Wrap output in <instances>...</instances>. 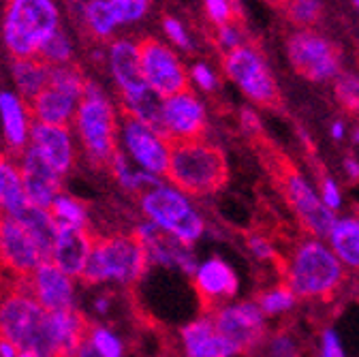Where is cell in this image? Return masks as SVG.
<instances>
[{
	"instance_id": "obj_1",
	"label": "cell",
	"mask_w": 359,
	"mask_h": 357,
	"mask_svg": "<svg viewBox=\"0 0 359 357\" xmlns=\"http://www.w3.org/2000/svg\"><path fill=\"white\" fill-rule=\"evenodd\" d=\"M0 336L20 351L41 357L58 355V338L52 315L32 295V278L18 281L0 295Z\"/></svg>"
},
{
	"instance_id": "obj_2",
	"label": "cell",
	"mask_w": 359,
	"mask_h": 357,
	"mask_svg": "<svg viewBox=\"0 0 359 357\" xmlns=\"http://www.w3.org/2000/svg\"><path fill=\"white\" fill-rule=\"evenodd\" d=\"M73 126L90 165L97 169H109L116 152L120 150V122L114 103L105 97L103 88L93 79L86 81L83 99L79 101Z\"/></svg>"
},
{
	"instance_id": "obj_3",
	"label": "cell",
	"mask_w": 359,
	"mask_h": 357,
	"mask_svg": "<svg viewBox=\"0 0 359 357\" xmlns=\"http://www.w3.org/2000/svg\"><path fill=\"white\" fill-rule=\"evenodd\" d=\"M150 263L148 248L135 231L97 236L93 255H90L79 281L83 285H99L105 281L135 285L146 276Z\"/></svg>"
},
{
	"instance_id": "obj_4",
	"label": "cell",
	"mask_w": 359,
	"mask_h": 357,
	"mask_svg": "<svg viewBox=\"0 0 359 357\" xmlns=\"http://www.w3.org/2000/svg\"><path fill=\"white\" fill-rule=\"evenodd\" d=\"M167 180L189 195L201 197L220 191L229 180L227 159L220 148L195 140V142H175L171 144Z\"/></svg>"
},
{
	"instance_id": "obj_5",
	"label": "cell",
	"mask_w": 359,
	"mask_h": 357,
	"mask_svg": "<svg viewBox=\"0 0 359 357\" xmlns=\"http://www.w3.org/2000/svg\"><path fill=\"white\" fill-rule=\"evenodd\" d=\"M60 26L56 0H7L3 43L13 58H34L41 43Z\"/></svg>"
},
{
	"instance_id": "obj_6",
	"label": "cell",
	"mask_w": 359,
	"mask_h": 357,
	"mask_svg": "<svg viewBox=\"0 0 359 357\" xmlns=\"http://www.w3.org/2000/svg\"><path fill=\"white\" fill-rule=\"evenodd\" d=\"M287 285L297 297L330 299L342 285L340 261L321 242L306 240L291 255Z\"/></svg>"
},
{
	"instance_id": "obj_7",
	"label": "cell",
	"mask_w": 359,
	"mask_h": 357,
	"mask_svg": "<svg viewBox=\"0 0 359 357\" xmlns=\"http://www.w3.org/2000/svg\"><path fill=\"white\" fill-rule=\"evenodd\" d=\"M265 163L274 175V182H276L278 191L283 193V197L287 199L291 210L297 214L302 225L317 238L330 236L336 225V216L323 203V199L314 195V191L308 187L304 175L299 173V169H295L293 163H289L287 159H283L274 152H272V161H265Z\"/></svg>"
},
{
	"instance_id": "obj_8",
	"label": "cell",
	"mask_w": 359,
	"mask_h": 357,
	"mask_svg": "<svg viewBox=\"0 0 359 357\" xmlns=\"http://www.w3.org/2000/svg\"><path fill=\"white\" fill-rule=\"evenodd\" d=\"M291 67L314 83L332 81L342 73V54L336 43L314 28H297L287 36Z\"/></svg>"
},
{
	"instance_id": "obj_9",
	"label": "cell",
	"mask_w": 359,
	"mask_h": 357,
	"mask_svg": "<svg viewBox=\"0 0 359 357\" xmlns=\"http://www.w3.org/2000/svg\"><path fill=\"white\" fill-rule=\"evenodd\" d=\"M144 214L156 227L177 238L182 244H193L203 234V220L195 208L175 189L156 187L140 197Z\"/></svg>"
},
{
	"instance_id": "obj_10",
	"label": "cell",
	"mask_w": 359,
	"mask_h": 357,
	"mask_svg": "<svg viewBox=\"0 0 359 357\" xmlns=\"http://www.w3.org/2000/svg\"><path fill=\"white\" fill-rule=\"evenodd\" d=\"M222 71L240 90L261 107H278V83L269 71L265 56L255 46H242L222 56Z\"/></svg>"
},
{
	"instance_id": "obj_11",
	"label": "cell",
	"mask_w": 359,
	"mask_h": 357,
	"mask_svg": "<svg viewBox=\"0 0 359 357\" xmlns=\"http://www.w3.org/2000/svg\"><path fill=\"white\" fill-rule=\"evenodd\" d=\"M140 62L146 83L161 99L189 90V71L169 43L154 36L140 41Z\"/></svg>"
},
{
	"instance_id": "obj_12",
	"label": "cell",
	"mask_w": 359,
	"mask_h": 357,
	"mask_svg": "<svg viewBox=\"0 0 359 357\" xmlns=\"http://www.w3.org/2000/svg\"><path fill=\"white\" fill-rule=\"evenodd\" d=\"M107 65L120 93V112H130L154 90L144 79L140 62V43L133 39H114L107 48Z\"/></svg>"
},
{
	"instance_id": "obj_13",
	"label": "cell",
	"mask_w": 359,
	"mask_h": 357,
	"mask_svg": "<svg viewBox=\"0 0 359 357\" xmlns=\"http://www.w3.org/2000/svg\"><path fill=\"white\" fill-rule=\"evenodd\" d=\"M41 263V250L24 222L0 212V270L13 281H28Z\"/></svg>"
},
{
	"instance_id": "obj_14",
	"label": "cell",
	"mask_w": 359,
	"mask_h": 357,
	"mask_svg": "<svg viewBox=\"0 0 359 357\" xmlns=\"http://www.w3.org/2000/svg\"><path fill=\"white\" fill-rule=\"evenodd\" d=\"M216 332L227 338L238 353L255 351L265 336L263 310L252 302H242L236 306H222L210 317Z\"/></svg>"
},
{
	"instance_id": "obj_15",
	"label": "cell",
	"mask_w": 359,
	"mask_h": 357,
	"mask_svg": "<svg viewBox=\"0 0 359 357\" xmlns=\"http://www.w3.org/2000/svg\"><path fill=\"white\" fill-rule=\"evenodd\" d=\"M205 126V107L191 88L163 99V137L171 144L201 140Z\"/></svg>"
},
{
	"instance_id": "obj_16",
	"label": "cell",
	"mask_w": 359,
	"mask_h": 357,
	"mask_svg": "<svg viewBox=\"0 0 359 357\" xmlns=\"http://www.w3.org/2000/svg\"><path fill=\"white\" fill-rule=\"evenodd\" d=\"M120 133L126 150L130 156L137 161L148 173L152 175H165L169 167V154H171V142L165 140L161 133L146 126L137 118L128 114H122L120 120Z\"/></svg>"
},
{
	"instance_id": "obj_17",
	"label": "cell",
	"mask_w": 359,
	"mask_h": 357,
	"mask_svg": "<svg viewBox=\"0 0 359 357\" xmlns=\"http://www.w3.org/2000/svg\"><path fill=\"white\" fill-rule=\"evenodd\" d=\"M238 276L222 259L214 257L197 267L195 272V291L199 295L203 317H212L220 310L222 302L238 293Z\"/></svg>"
},
{
	"instance_id": "obj_18",
	"label": "cell",
	"mask_w": 359,
	"mask_h": 357,
	"mask_svg": "<svg viewBox=\"0 0 359 357\" xmlns=\"http://www.w3.org/2000/svg\"><path fill=\"white\" fill-rule=\"evenodd\" d=\"M28 146L34 148L39 156L58 175H65L75 167L77 152L73 146L71 126H52V124L32 122Z\"/></svg>"
},
{
	"instance_id": "obj_19",
	"label": "cell",
	"mask_w": 359,
	"mask_h": 357,
	"mask_svg": "<svg viewBox=\"0 0 359 357\" xmlns=\"http://www.w3.org/2000/svg\"><path fill=\"white\" fill-rule=\"evenodd\" d=\"M22 165V182H24V193L30 206L34 208H43L48 210L52 206V201L62 195V182L60 175L45 163L39 152L30 146H26V150L20 156Z\"/></svg>"
},
{
	"instance_id": "obj_20",
	"label": "cell",
	"mask_w": 359,
	"mask_h": 357,
	"mask_svg": "<svg viewBox=\"0 0 359 357\" xmlns=\"http://www.w3.org/2000/svg\"><path fill=\"white\" fill-rule=\"evenodd\" d=\"M56 227H58V236L50 263H54L69 278H79L90 255H93L97 234L93 229H75V227L58 225V222Z\"/></svg>"
},
{
	"instance_id": "obj_21",
	"label": "cell",
	"mask_w": 359,
	"mask_h": 357,
	"mask_svg": "<svg viewBox=\"0 0 359 357\" xmlns=\"http://www.w3.org/2000/svg\"><path fill=\"white\" fill-rule=\"evenodd\" d=\"M32 295L48 312L73 310V283L50 261H43L32 274Z\"/></svg>"
},
{
	"instance_id": "obj_22",
	"label": "cell",
	"mask_w": 359,
	"mask_h": 357,
	"mask_svg": "<svg viewBox=\"0 0 359 357\" xmlns=\"http://www.w3.org/2000/svg\"><path fill=\"white\" fill-rule=\"evenodd\" d=\"M135 234L142 238L144 246L148 248L150 261H156V263H163V265H175L184 274L197 272L195 259H193L189 246L182 244L177 238L169 236L167 231H163L161 227H156L154 222L140 225L137 229H135Z\"/></svg>"
},
{
	"instance_id": "obj_23",
	"label": "cell",
	"mask_w": 359,
	"mask_h": 357,
	"mask_svg": "<svg viewBox=\"0 0 359 357\" xmlns=\"http://www.w3.org/2000/svg\"><path fill=\"white\" fill-rule=\"evenodd\" d=\"M0 122H3L5 142L11 150L9 154L20 159L30 142V126L34 122L28 103L20 95L3 90L0 93Z\"/></svg>"
},
{
	"instance_id": "obj_24",
	"label": "cell",
	"mask_w": 359,
	"mask_h": 357,
	"mask_svg": "<svg viewBox=\"0 0 359 357\" xmlns=\"http://www.w3.org/2000/svg\"><path fill=\"white\" fill-rule=\"evenodd\" d=\"M182 342L187 349V357H233L238 349L222 338L210 317H201L189 323L182 330Z\"/></svg>"
},
{
	"instance_id": "obj_25",
	"label": "cell",
	"mask_w": 359,
	"mask_h": 357,
	"mask_svg": "<svg viewBox=\"0 0 359 357\" xmlns=\"http://www.w3.org/2000/svg\"><path fill=\"white\" fill-rule=\"evenodd\" d=\"M28 107L34 122L52 126H71L79 107V99L48 86L34 101L28 103Z\"/></svg>"
},
{
	"instance_id": "obj_26",
	"label": "cell",
	"mask_w": 359,
	"mask_h": 357,
	"mask_svg": "<svg viewBox=\"0 0 359 357\" xmlns=\"http://www.w3.org/2000/svg\"><path fill=\"white\" fill-rule=\"evenodd\" d=\"M28 206L20 165L11 154L0 152V210L18 218Z\"/></svg>"
},
{
	"instance_id": "obj_27",
	"label": "cell",
	"mask_w": 359,
	"mask_h": 357,
	"mask_svg": "<svg viewBox=\"0 0 359 357\" xmlns=\"http://www.w3.org/2000/svg\"><path fill=\"white\" fill-rule=\"evenodd\" d=\"M11 77L18 86V95L30 103L34 101L50 83V67L41 58H13Z\"/></svg>"
},
{
	"instance_id": "obj_28",
	"label": "cell",
	"mask_w": 359,
	"mask_h": 357,
	"mask_svg": "<svg viewBox=\"0 0 359 357\" xmlns=\"http://www.w3.org/2000/svg\"><path fill=\"white\" fill-rule=\"evenodd\" d=\"M88 34L97 41H107L122 26L109 0H83L75 9Z\"/></svg>"
},
{
	"instance_id": "obj_29",
	"label": "cell",
	"mask_w": 359,
	"mask_h": 357,
	"mask_svg": "<svg viewBox=\"0 0 359 357\" xmlns=\"http://www.w3.org/2000/svg\"><path fill=\"white\" fill-rule=\"evenodd\" d=\"M18 218L24 222V227L28 229V234L36 242L43 261H50L54 244H56V236H58V227H56V220L52 218V214L48 210H43V208L28 206L24 210V214L18 216Z\"/></svg>"
},
{
	"instance_id": "obj_30",
	"label": "cell",
	"mask_w": 359,
	"mask_h": 357,
	"mask_svg": "<svg viewBox=\"0 0 359 357\" xmlns=\"http://www.w3.org/2000/svg\"><path fill=\"white\" fill-rule=\"evenodd\" d=\"M334 255L351 267H359V218H342L330 234Z\"/></svg>"
},
{
	"instance_id": "obj_31",
	"label": "cell",
	"mask_w": 359,
	"mask_h": 357,
	"mask_svg": "<svg viewBox=\"0 0 359 357\" xmlns=\"http://www.w3.org/2000/svg\"><path fill=\"white\" fill-rule=\"evenodd\" d=\"M48 212L52 214V218L58 222V225H67V227H75V229H90L86 206L71 195H58L52 201V206L48 208Z\"/></svg>"
},
{
	"instance_id": "obj_32",
	"label": "cell",
	"mask_w": 359,
	"mask_h": 357,
	"mask_svg": "<svg viewBox=\"0 0 359 357\" xmlns=\"http://www.w3.org/2000/svg\"><path fill=\"white\" fill-rule=\"evenodd\" d=\"M73 54L75 50L71 36L62 28H58L41 43L36 58H41L48 67H60V65H69L73 60Z\"/></svg>"
},
{
	"instance_id": "obj_33",
	"label": "cell",
	"mask_w": 359,
	"mask_h": 357,
	"mask_svg": "<svg viewBox=\"0 0 359 357\" xmlns=\"http://www.w3.org/2000/svg\"><path fill=\"white\" fill-rule=\"evenodd\" d=\"M86 81L88 77L83 75V71L69 62V65H60V67H50V88L60 93H67L75 99H83V90H86Z\"/></svg>"
},
{
	"instance_id": "obj_34",
	"label": "cell",
	"mask_w": 359,
	"mask_h": 357,
	"mask_svg": "<svg viewBox=\"0 0 359 357\" xmlns=\"http://www.w3.org/2000/svg\"><path fill=\"white\" fill-rule=\"evenodd\" d=\"M285 15L297 28H312L321 20L323 0H280Z\"/></svg>"
},
{
	"instance_id": "obj_35",
	"label": "cell",
	"mask_w": 359,
	"mask_h": 357,
	"mask_svg": "<svg viewBox=\"0 0 359 357\" xmlns=\"http://www.w3.org/2000/svg\"><path fill=\"white\" fill-rule=\"evenodd\" d=\"M334 95L346 112L359 114V73L342 71L334 79Z\"/></svg>"
},
{
	"instance_id": "obj_36",
	"label": "cell",
	"mask_w": 359,
	"mask_h": 357,
	"mask_svg": "<svg viewBox=\"0 0 359 357\" xmlns=\"http://www.w3.org/2000/svg\"><path fill=\"white\" fill-rule=\"evenodd\" d=\"M295 293L289 285H280L259 295L257 306L263 310V315H278L283 310H289L295 304Z\"/></svg>"
},
{
	"instance_id": "obj_37",
	"label": "cell",
	"mask_w": 359,
	"mask_h": 357,
	"mask_svg": "<svg viewBox=\"0 0 359 357\" xmlns=\"http://www.w3.org/2000/svg\"><path fill=\"white\" fill-rule=\"evenodd\" d=\"M122 26L142 22L150 11V0H109Z\"/></svg>"
},
{
	"instance_id": "obj_38",
	"label": "cell",
	"mask_w": 359,
	"mask_h": 357,
	"mask_svg": "<svg viewBox=\"0 0 359 357\" xmlns=\"http://www.w3.org/2000/svg\"><path fill=\"white\" fill-rule=\"evenodd\" d=\"M90 344H93L103 357H122V344L118 336H114L107 328H101L95 323L90 332Z\"/></svg>"
},
{
	"instance_id": "obj_39",
	"label": "cell",
	"mask_w": 359,
	"mask_h": 357,
	"mask_svg": "<svg viewBox=\"0 0 359 357\" xmlns=\"http://www.w3.org/2000/svg\"><path fill=\"white\" fill-rule=\"evenodd\" d=\"M214 39H216V46L222 52V56L233 52V50H240L242 46H246L244 30L240 26H236L233 22L231 24H224V26H218Z\"/></svg>"
},
{
	"instance_id": "obj_40",
	"label": "cell",
	"mask_w": 359,
	"mask_h": 357,
	"mask_svg": "<svg viewBox=\"0 0 359 357\" xmlns=\"http://www.w3.org/2000/svg\"><path fill=\"white\" fill-rule=\"evenodd\" d=\"M163 32H165V36L169 39V43H171L173 48L184 50V52H191V50H193L191 32H189V28H187L182 22H180L177 18L167 15V18L163 20Z\"/></svg>"
},
{
	"instance_id": "obj_41",
	"label": "cell",
	"mask_w": 359,
	"mask_h": 357,
	"mask_svg": "<svg viewBox=\"0 0 359 357\" xmlns=\"http://www.w3.org/2000/svg\"><path fill=\"white\" fill-rule=\"evenodd\" d=\"M203 11L216 28L231 24L236 18V0H203Z\"/></svg>"
},
{
	"instance_id": "obj_42",
	"label": "cell",
	"mask_w": 359,
	"mask_h": 357,
	"mask_svg": "<svg viewBox=\"0 0 359 357\" xmlns=\"http://www.w3.org/2000/svg\"><path fill=\"white\" fill-rule=\"evenodd\" d=\"M189 79L197 88H201L203 93H212L218 86V75L214 73V69L208 62H195L189 71Z\"/></svg>"
},
{
	"instance_id": "obj_43",
	"label": "cell",
	"mask_w": 359,
	"mask_h": 357,
	"mask_svg": "<svg viewBox=\"0 0 359 357\" xmlns=\"http://www.w3.org/2000/svg\"><path fill=\"white\" fill-rule=\"evenodd\" d=\"M248 246H250L252 255L259 257V259H269V261H274V259H276L274 246L269 244L265 238H261L259 234H257V236H248Z\"/></svg>"
},
{
	"instance_id": "obj_44",
	"label": "cell",
	"mask_w": 359,
	"mask_h": 357,
	"mask_svg": "<svg viewBox=\"0 0 359 357\" xmlns=\"http://www.w3.org/2000/svg\"><path fill=\"white\" fill-rule=\"evenodd\" d=\"M321 197H323V203H325L330 210L340 208V191H338V187L334 184L332 177H321Z\"/></svg>"
},
{
	"instance_id": "obj_45",
	"label": "cell",
	"mask_w": 359,
	"mask_h": 357,
	"mask_svg": "<svg viewBox=\"0 0 359 357\" xmlns=\"http://www.w3.org/2000/svg\"><path fill=\"white\" fill-rule=\"evenodd\" d=\"M272 357H297V349H295L291 336L278 334L272 340Z\"/></svg>"
},
{
	"instance_id": "obj_46",
	"label": "cell",
	"mask_w": 359,
	"mask_h": 357,
	"mask_svg": "<svg viewBox=\"0 0 359 357\" xmlns=\"http://www.w3.org/2000/svg\"><path fill=\"white\" fill-rule=\"evenodd\" d=\"M321 357H344V351L336 338L334 332H325L323 334V342H321Z\"/></svg>"
},
{
	"instance_id": "obj_47",
	"label": "cell",
	"mask_w": 359,
	"mask_h": 357,
	"mask_svg": "<svg viewBox=\"0 0 359 357\" xmlns=\"http://www.w3.org/2000/svg\"><path fill=\"white\" fill-rule=\"evenodd\" d=\"M242 124H244L248 130H252V133L259 130V120H257V116H255L250 109H242Z\"/></svg>"
},
{
	"instance_id": "obj_48",
	"label": "cell",
	"mask_w": 359,
	"mask_h": 357,
	"mask_svg": "<svg viewBox=\"0 0 359 357\" xmlns=\"http://www.w3.org/2000/svg\"><path fill=\"white\" fill-rule=\"evenodd\" d=\"M77 357H103V355H101V353H99V351H97L93 344H90V340H88V342H86V344L79 349Z\"/></svg>"
},
{
	"instance_id": "obj_49",
	"label": "cell",
	"mask_w": 359,
	"mask_h": 357,
	"mask_svg": "<svg viewBox=\"0 0 359 357\" xmlns=\"http://www.w3.org/2000/svg\"><path fill=\"white\" fill-rule=\"evenodd\" d=\"M344 167H346V171H348V175L353 177V180H359V163H357V161L346 159V161H344Z\"/></svg>"
},
{
	"instance_id": "obj_50",
	"label": "cell",
	"mask_w": 359,
	"mask_h": 357,
	"mask_svg": "<svg viewBox=\"0 0 359 357\" xmlns=\"http://www.w3.org/2000/svg\"><path fill=\"white\" fill-rule=\"evenodd\" d=\"M332 137H334V140H342V137H344V122L338 120V122L332 124Z\"/></svg>"
},
{
	"instance_id": "obj_51",
	"label": "cell",
	"mask_w": 359,
	"mask_h": 357,
	"mask_svg": "<svg viewBox=\"0 0 359 357\" xmlns=\"http://www.w3.org/2000/svg\"><path fill=\"white\" fill-rule=\"evenodd\" d=\"M18 357H41L39 353H34V351H22Z\"/></svg>"
},
{
	"instance_id": "obj_52",
	"label": "cell",
	"mask_w": 359,
	"mask_h": 357,
	"mask_svg": "<svg viewBox=\"0 0 359 357\" xmlns=\"http://www.w3.org/2000/svg\"><path fill=\"white\" fill-rule=\"evenodd\" d=\"M353 142H355V144H359V126L353 130Z\"/></svg>"
},
{
	"instance_id": "obj_53",
	"label": "cell",
	"mask_w": 359,
	"mask_h": 357,
	"mask_svg": "<svg viewBox=\"0 0 359 357\" xmlns=\"http://www.w3.org/2000/svg\"><path fill=\"white\" fill-rule=\"evenodd\" d=\"M351 3H353V7L357 9V13H359V0H351Z\"/></svg>"
}]
</instances>
